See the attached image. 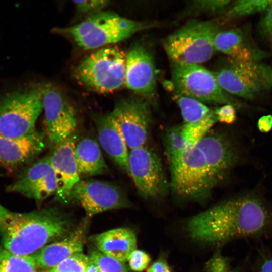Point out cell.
I'll list each match as a JSON object with an SVG mask.
<instances>
[{
    "mask_svg": "<svg viewBox=\"0 0 272 272\" xmlns=\"http://www.w3.org/2000/svg\"><path fill=\"white\" fill-rule=\"evenodd\" d=\"M271 228L272 213L252 194L222 201L193 216L187 224L192 239L211 245L259 236Z\"/></svg>",
    "mask_w": 272,
    "mask_h": 272,
    "instance_id": "1",
    "label": "cell"
},
{
    "mask_svg": "<svg viewBox=\"0 0 272 272\" xmlns=\"http://www.w3.org/2000/svg\"><path fill=\"white\" fill-rule=\"evenodd\" d=\"M69 228L66 218L55 208L20 213L0 203V238L5 249L12 254L31 256Z\"/></svg>",
    "mask_w": 272,
    "mask_h": 272,
    "instance_id": "2",
    "label": "cell"
},
{
    "mask_svg": "<svg viewBox=\"0 0 272 272\" xmlns=\"http://www.w3.org/2000/svg\"><path fill=\"white\" fill-rule=\"evenodd\" d=\"M156 24L127 19L111 12L94 13L81 22L61 29L77 44L89 50L124 40Z\"/></svg>",
    "mask_w": 272,
    "mask_h": 272,
    "instance_id": "3",
    "label": "cell"
},
{
    "mask_svg": "<svg viewBox=\"0 0 272 272\" xmlns=\"http://www.w3.org/2000/svg\"><path fill=\"white\" fill-rule=\"evenodd\" d=\"M219 31L216 21L191 20L164 40L165 51L172 63L200 65L216 51L214 38Z\"/></svg>",
    "mask_w": 272,
    "mask_h": 272,
    "instance_id": "4",
    "label": "cell"
},
{
    "mask_svg": "<svg viewBox=\"0 0 272 272\" xmlns=\"http://www.w3.org/2000/svg\"><path fill=\"white\" fill-rule=\"evenodd\" d=\"M170 189L178 197L201 200L207 197L214 187L203 155L196 146H189L168 159Z\"/></svg>",
    "mask_w": 272,
    "mask_h": 272,
    "instance_id": "5",
    "label": "cell"
},
{
    "mask_svg": "<svg viewBox=\"0 0 272 272\" xmlns=\"http://www.w3.org/2000/svg\"><path fill=\"white\" fill-rule=\"evenodd\" d=\"M75 77L86 87L99 93L121 88L125 81V55L116 47L98 49L75 69Z\"/></svg>",
    "mask_w": 272,
    "mask_h": 272,
    "instance_id": "6",
    "label": "cell"
},
{
    "mask_svg": "<svg viewBox=\"0 0 272 272\" xmlns=\"http://www.w3.org/2000/svg\"><path fill=\"white\" fill-rule=\"evenodd\" d=\"M42 86L17 90L0 98V136L18 138L35 131L43 110Z\"/></svg>",
    "mask_w": 272,
    "mask_h": 272,
    "instance_id": "7",
    "label": "cell"
},
{
    "mask_svg": "<svg viewBox=\"0 0 272 272\" xmlns=\"http://www.w3.org/2000/svg\"><path fill=\"white\" fill-rule=\"evenodd\" d=\"M213 72L222 89L231 96L253 100L272 88L271 66L260 62L229 58Z\"/></svg>",
    "mask_w": 272,
    "mask_h": 272,
    "instance_id": "8",
    "label": "cell"
},
{
    "mask_svg": "<svg viewBox=\"0 0 272 272\" xmlns=\"http://www.w3.org/2000/svg\"><path fill=\"white\" fill-rule=\"evenodd\" d=\"M171 66V84L175 94L205 104L240 106L237 99L222 89L213 72L199 64L172 63Z\"/></svg>",
    "mask_w": 272,
    "mask_h": 272,
    "instance_id": "9",
    "label": "cell"
},
{
    "mask_svg": "<svg viewBox=\"0 0 272 272\" xmlns=\"http://www.w3.org/2000/svg\"><path fill=\"white\" fill-rule=\"evenodd\" d=\"M129 176L139 195L146 199L164 196L170 188L161 161L154 151L146 145L130 150Z\"/></svg>",
    "mask_w": 272,
    "mask_h": 272,
    "instance_id": "10",
    "label": "cell"
},
{
    "mask_svg": "<svg viewBox=\"0 0 272 272\" xmlns=\"http://www.w3.org/2000/svg\"><path fill=\"white\" fill-rule=\"evenodd\" d=\"M151 104L143 98L118 102L110 115L119 125L130 150L145 146L152 124Z\"/></svg>",
    "mask_w": 272,
    "mask_h": 272,
    "instance_id": "11",
    "label": "cell"
},
{
    "mask_svg": "<svg viewBox=\"0 0 272 272\" xmlns=\"http://www.w3.org/2000/svg\"><path fill=\"white\" fill-rule=\"evenodd\" d=\"M71 200L79 203L90 217L130 206L126 194L119 186L97 179L80 180L71 191Z\"/></svg>",
    "mask_w": 272,
    "mask_h": 272,
    "instance_id": "12",
    "label": "cell"
},
{
    "mask_svg": "<svg viewBox=\"0 0 272 272\" xmlns=\"http://www.w3.org/2000/svg\"><path fill=\"white\" fill-rule=\"evenodd\" d=\"M42 104L46 134L55 146L74 134L77 125L75 109L51 84L42 86Z\"/></svg>",
    "mask_w": 272,
    "mask_h": 272,
    "instance_id": "13",
    "label": "cell"
},
{
    "mask_svg": "<svg viewBox=\"0 0 272 272\" xmlns=\"http://www.w3.org/2000/svg\"><path fill=\"white\" fill-rule=\"evenodd\" d=\"M126 87L152 105L157 102L156 73L153 56L140 43L133 45L125 55Z\"/></svg>",
    "mask_w": 272,
    "mask_h": 272,
    "instance_id": "14",
    "label": "cell"
},
{
    "mask_svg": "<svg viewBox=\"0 0 272 272\" xmlns=\"http://www.w3.org/2000/svg\"><path fill=\"white\" fill-rule=\"evenodd\" d=\"M201 151L212 185L223 181L238 160V154L229 139L211 130L196 145Z\"/></svg>",
    "mask_w": 272,
    "mask_h": 272,
    "instance_id": "15",
    "label": "cell"
},
{
    "mask_svg": "<svg viewBox=\"0 0 272 272\" xmlns=\"http://www.w3.org/2000/svg\"><path fill=\"white\" fill-rule=\"evenodd\" d=\"M57 183L49 156L41 158L29 166L6 188L10 192L21 194L37 201L55 194Z\"/></svg>",
    "mask_w": 272,
    "mask_h": 272,
    "instance_id": "16",
    "label": "cell"
},
{
    "mask_svg": "<svg viewBox=\"0 0 272 272\" xmlns=\"http://www.w3.org/2000/svg\"><path fill=\"white\" fill-rule=\"evenodd\" d=\"M76 141L73 134L56 145L49 156L57 183L55 199L64 203L70 201L71 191L80 180L75 157Z\"/></svg>",
    "mask_w": 272,
    "mask_h": 272,
    "instance_id": "17",
    "label": "cell"
},
{
    "mask_svg": "<svg viewBox=\"0 0 272 272\" xmlns=\"http://www.w3.org/2000/svg\"><path fill=\"white\" fill-rule=\"evenodd\" d=\"M45 145L44 133L35 130L18 138L0 136V166L14 169L38 155Z\"/></svg>",
    "mask_w": 272,
    "mask_h": 272,
    "instance_id": "18",
    "label": "cell"
},
{
    "mask_svg": "<svg viewBox=\"0 0 272 272\" xmlns=\"http://www.w3.org/2000/svg\"><path fill=\"white\" fill-rule=\"evenodd\" d=\"M99 143L107 155L129 175L128 147L122 131L110 113L93 116Z\"/></svg>",
    "mask_w": 272,
    "mask_h": 272,
    "instance_id": "19",
    "label": "cell"
},
{
    "mask_svg": "<svg viewBox=\"0 0 272 272\" xmlns=\"http://www.w3.org/2000/svg\"><path fill=\"white\" fill-rule=\"evenodd\" d=\"M214 46L216 51L240 62H260L265 56V53L239 29L219 31L214 38Z\"/></svg>",
    "mask_w": 272,
    "mask_h": 272,
    "instance_id": "20",
    "label": "cell"
},
{
    "mask_svg": "<svg viewBox=\"0 0 272 272\" xmlns=\"http://www.w3.org/2000/svg\"><path fill=\"white\" fill-rule=\"evenodd\" d=\"M95 244L98 250L121 262L127 260L130 253L137 248L134 232L126 228H119L96 235Z\"/></svg>",
    "mask_w": 272,
    "mask_h": 272,
    "instance_id": "21",
    "label": "cell"
},
{
    "mask_svg": "<svg viewBox=\"0 0 272 272\" xmlns=\"http://www.w3.org/2000/svg\"><path fill=\"white\" fill-rule=\"evenodd\" d=\"M84 239L83 232L78 230L61 241L45 246L31 256L36 266L52 268L70 256L82 252Z\"/></svg>",
    "mask_w": 272,
    "mask_h": 272,
    "instance_id": "22",
    "label": "cell"
},
{
    "mask_svg": "<svg viewBox=\"0 0 272 272\" xmlns=\"http://www.w3.org/2000/svg\"><path fill=\"white\" fill-rule=\"evenodd\" d=\"M75 157L80 175L93 176L108 171L98 143L91 138H84L76 144Z\"/></svg>",
    "mask_w": 272,
    "mask_h": 272,
    "instance_id": "23",
    "label": "cell"
},
{
    "mask_svg": "<svg viewBox=\"0 0 272 272\" xmlns=\"http://www.w3.org/2000/svg\"><path fill=\"white\" fill-rule=\"evenodd\" d=\"M217 120L213 110L202 119L181 126L182 136L188 147L196 146L210 131Z\"/></svg>",
    "mask_w": 272,
    "mask_h": 272,
    "instance_id": "24",
    "label": "cell"
},
{
    "mask_svg": "<svg viewBox=\"0 0 272 272\" xmlns=\"http://www.w3.org/2000/svg\"><path fill=\"white\" fill-rule=\"evenodd\" d=\"M174 98L180 110L184 124L198 121L212 110L205 103L194 98L175 93Z\"/></svg>",
    "mask_w": 272,
    "mask_h": 272,
    "instance_id": "25",
    "label": "cell"
},
{
    "mask_svg": "<svg viewBox=\"0 0 272 272\" xmlns=\"http://www.w3.org/2000/svg\"><path fill=\"white\" fill-rule=\"evenodd\" d=\"M31 256H20L0 250V272H36Z\"/></svg>",
    "mask_w": 272,
    "mask_h": 272,
    "instance_id": "26",
    "label": "cell"
},
{
    "mask_svg": "<svg viewBox=\"0 0 272 272\" xmlns=\"http://www.w3.org/2000/svg\"><path fill=\"white\" fill-rule=\"evenodd\" d=\"M271 3L270 0L236 1L230 5L225 17L226 19H231L264 12Z\"/></svg>",
    "mask_w": 272,
    "mask_h": 272,
    "instance_id": "27",
    "label": "cell"
},
{
    "mask_svg": "<svg viewBox=\"0 0 272 272\" xmlns=\"http://www.w3.org/2000/svg\"><path fill=\"white\" fill-rule=\"evenodd\" d=\"M89 258L97 266L100 272H130L124 262L107 256L99 250L92 251Z\"/></svg>",
    "mask_w": 272,
    "mask_h": 272,
    "instance_id": "28",
    "label": "cell"
},
{
    "mask_svg": "<svg viewBox=\"0 0 272 272\" xmlns=\"http://www.w3.org/2000/svg\"><path fill=\"white\" fill-rule=\"evenodd\" d=\"M230 0H198L192 2L188 12L217 14L226 13L230 3Z\"/></svg>",
    "mask_w": 272,
    "mask_h": 272,
    "instance_id": "29",
    "label": "cell"
},
{
    "mask_svg": "<svg viewBox=\"0 0 272 272\" xmlns=\"http://www.w3.org/2000/svg\"><path fill=\"white\" fill-rule=\"evenodd\" d=\"M164 145L168 159L179 153L188 147L181 133V126L167 130L164 138Z\"/></svg>",
    "mask_w": 272,
    "mask_h": 272,
    "instance_id": "30",
    "label": "cell"
},
{
    "mask_svg": "<svg viewBox=\"0 0 272 272\" xmlns=\"http://www.w3.org/2000/svg\"><path fill=\"white\" fill-rule=\"evenodd\" d=\"M89 257L82 252L74 254L64 259L49 272H85Z\"/></svg>",
    "mask_w": 272,
    "mask_h": 272,
    "instance_id": "31",
    "label": "cell"
},
{
    "mask_svg": "<svg viewBox=\"0 0 272 272\" xmlns=\"http://www.w3.org/2000/svg\"><path fill=\"white\" fill-rule=\"evenodd\" d=\"M204 272H239L232 267L228 259L218 252L206 263Z\"/></svg>",
    "mask_w": 272,
    "mask_h": 272,
    "instance_id": "32",
    "label": "cell"
},
{
    "mask_svg": "<svg viewBox=\"0 0 272 272\" xmlns=\"http://www.w3.org/2000/svg\"><path fill=\"white\" fill-rule=\"evenodd\" d=\"M150 260L147 253L137 249L133 250L127 259L130 268L136 272H141L146 269Z\"/></svg>",
    "mask_w": 272,
    "mask_h": 272,
    "instance_id": "33",
    "label": "cell"
},
{
    "mask_svg": "<svg viewBox=\"0 0 272 272\" xmlns=\"http://www.w3.org/2000/svg\"><path fill=\"white\" fill-rule=\"evenodd\" d=\"M261 36L268 43L272 51V3L264 12L259 24Z\"/></svg>",
    "mask_w": 272,
    "mask_h": 272,
    "instance_id": "34",
    "label": "cell"
},
{
    "mask_svg": "<svg viewBox=\"0 0 272 272\" xmlns=\"http://www.w3.org/2000/svg\"><path fill=\"white\" fill-rule=\"evenodd\" d=\"M217 121L227 124L233 123L236 119V109L232 104H225L214 110Z\"/></svg>",
    "mask_w": 272,
    "mask_h": 272,
    "instance_id": "35",
    "label": "cell"
},
{
    "mask_svg": "<svg viewBox=\"0 0 272 272\" xmlns=\"http://www.w3.org/2000/svg\"><path fill=\"white\" fill-rule=\"evenodd\" d=\"M76 8L83 13L98 12L106 7L109 2L104 0H83L73 1Z\"/></svg>",
    "mask_w": 272,
    "mask_h": 272,
    "instance_id": "36",
    "label": "cell"
},
{
    "mask_svg": "<svg viewBox=\"0 0 272 272\" xmlns=\"http://www.w3.org/2000/svg\"><path fill=\"white\" fill-rule=\"evenodd\" d=\"M256 272H272V253L263 252L257 263Z\"/></svg>",
    "mask_w": 272,
    "mask_h": 272,
    "instance_id": "37",
    "label": "cell"
},
{
    "mask_svg": "<svg viewBox=\"0 0 272 272\" xmlns=\"http://www.w3.org/2000/svg\"><path fill=\"white\" fill-rule=\"evenodd\" d=\"M257 127L259 130L264 133H267L272 129V115H264L258 120Z\"/></svg>",
    "mask_w": 272,
    "mask_h": 272,
    "instance_id": "38",
    "label": "cell"
},
{
    "mask_svg": "<svg viewBox=\"0 0 272 272\" xmlns=\"http://www.w3.org/2000/svg\"><path fill=\"white\" fill-rule=\"evenodd\" d=\"M147 272H171V271L166 261L163 258H160L151 265Z\"/></svg>",
    "mask_w": 272,
    "mask_h": 272,
    "instance_id": "39",
    "label": "cell"
},
{
    "mask_svg": "<svg viewBox=\"0 0 272 272\" xmlns=\"http://www.w3.org/2000/svg\"><path fill=\"white\" fill-rule=\"evenodd\" d=\"M85 272H100V270L97 266L89 259Z\"/></svg>",
    "mask_w": 272,
    "mask_h": 272,
    "instance_id": "40",
    "label": "cell"
},
{
    "mask_svg": "<svg viewBox=\"0 0 272 272\" xmlns=\"http://www.w3.org/2000/svg\"><path fill=\"white\" fill-rule=\"evenodd\" d=\"M271 73H272V65L271 66Z\"/></svg>",
    "mask_w": 272,
    "mask_h": 272,
    "instance_id": "41",
    "label": "cell"
}]
</instances>
